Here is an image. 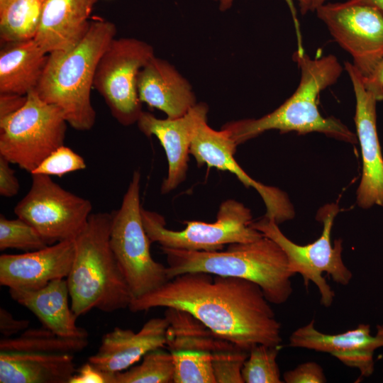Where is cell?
Masks as SVG:
<instances>
[{"mask_svg": "<svg viewBox=\"0 0 383 383\" xmlns=\"http://www.w3.org/2000/svg\"><path fill=\"white\" fill-rule=\"evenodd\" d=\"M286 383H324L326 377L323 368L315 362L299 365L296 368L287 371L283 375Z\"/></svg>", "mask_w": 383, "mask_h": 383, "instance_id": "31", "label": "cell"}, {"mask_svg": "<svg viewBox=\"0 0 383 383\" xmlns=\"http://www.w3.org/2000/svg\"><path fill=\"white\" fill-rule=\"evenodd\" d=\"M115 374L104 371L87 361L76 370L69 383H115Z\"/></svg>", "mask_w": 383, "mask_h": 383, "instance_id": "32", "label": "cell"}, {"mask_svg": "<svg viewBox=\"0 0 383 383\" xmlns=\"http://www.w3.org/2000/svg\"><path fill=\"white\" fill-rule=\"evenodd\" d=\"M208 106L194 105L183 116L160 119L143 111L138 121L139 130L147 136L155 135L163 147L168 163L167 177L161 184V193L166 194L183 182L188 170L190 147L199 124L207 120Z\"/></svg>", "mask_w": 383, "mask_h": 383, "instance_id": "17", "label": "cell"}, {"mask_svg": "<svg viewBox=\"0 0 383 383\" xmlns=\"http://www.w3.org/2000/svg\"><path fill=\"white\" fill-rule=\"evenodd\" d=\"M88 338H65L42 326L0 340L1 383H69Z\"/></svg>", "mask_w": 383, "mask_h": 383, "instance_id": "6", "label": "cell"}, {"mask_svg": "<svg viewBox=\"0 0 383 383\" xmlns=\"http://www.w3.org/2000/svg\"><path fill=\"white\" fill-rule=\"evenodd\" d=\"M48 245L30 224L18 217L16 219H8L1 214L0 250L18 249L30 252Z\"/></svg>", "mask_w": 383, "mask_h": 383, "instance_id": "28", "label": "cell"}, {"mask_svg": "<svg viewBox=\"0 0 383 383\" xmlns=\"http://www.w3.org/2000/svg\"><path fill=\"white\" fill-rule=\"evenodd\" d=\"M75 254L74 240L22 254L0 256V284L9 289L33 290L66 279Z\"/></svg>", "mask_w": 383, "mask_h": 383, "instance_id": "18", "label": "cell"}, {"mask_svg": "<svg viewBox=\"0 0 383 383\" xmlns=\"http://www.w3.org/2000/svg\"><path fill=\"white\" fill-rule=\"evenodd\" d=\"M141 213L149 239L161 248L213 252L223 250L226 245L252 242L263 236L252 226L250 210L234 199L221 204L215 222L187 221L182 231L167 228L165 218L158 213L143 207Z\"/></svg>", "mask_w": 383, "mask_h": 383, "instance_id": "10", "label": "cell"}, {"mask_svg": "<svg viewBox=\"0 0 383 383\" xmlns=\"http://www.w3.org/2000/svg\"><path fill=\"white\" fill-rule=\"evenodd\" d=\"M111 213H91L74 239L67 281L71 309L79 317L93 309L111 313L128 308L133 294L110 245Z\"/></svg>", "mask_w": 383, "mask_h": 383, "instance_id": "5", "label": "cell"}, {"mask_svg": "<svg viewBox=\"0 0 383 383\" xmlns=\"http://www.w3.org/2000/svg\"><path fill=\"white\" fill-rule=\"evenodd\" d=\"M300 72L294 94L272 112L257 119H243L225 124L237 145L269 130L299 134L318 132L335 139L355 143L357 135L340 120L323 117L318 108L320 93L335 84L343 67L335 56L311 58L305 52L293 54Z\"/></svg>", "mask_w": 383, "mask_h": 383, "instance_id": "2", "label": "cell"}, {"mask_svg": "<svg viewBox=\"0 0 383 383\" xmlns=\"http://www.w3.org/2000/svg\"><path fill=\"white\" fill-rule=\"evenodd\" d=\"M338 212L336 204H326L320 209L316 219L323 225L322 233L314 242L305 245L289 239L272 219L264 216L252 223L254 228L280 246L287 256L289 271L294 275L301 274L305 287H308L310 282L316 286L321 295V304L324 307L331 306L335 292L323 278V273L343 286L348 285L353 277L342 259V239H336L333 246L331 245V229Z\"/></svg>", "mask_w": 383, "mask_h": 383, "instance_id": "8", "label": "cell"}, {"mask_svg": "<svg viewBox=\"0 0 383 383\" xmlns=\"http://www.w3.org/2000/svg\"><path fill=\"white\" fill-rule=\"evenodd\" d=\"M116 34L113 23L91 21L77 45L48 55L35 91L43 101L59 107L67 123L77 131H87L94 126L96 112L91 102V89L98 62Z\"/></svg>", "mask_w": 383, "mask_h": 383, "instance_id": "3", "label": "cell"}, {"mask_svg": "<svg viewBox=\"0 0 383 383\" xmlns=\"http://www.w3.org/2000/svg\"><path fill=\"white\" fill-rule=\"evenodd\" d=\"M29 321L16 319L12 314L2 306L0 308V333L4 338H11L28 329Z\"/></svg>", "mask_w": 383, "mask_h": 383, "instance_id": "34", "label": "cell"}, {"mask_svg": "<svg viewBox=\"0 0 383 383\" xmlns=\"http://www.w3.org/2000/svg\"><path fill=\"white\" fill-rule=\"evenodd\" d=\"M31 180L15 214L34 227L48 245L74 240L91 213V201L63 189L50 176L33 174Z\"/></svg>", "mask_w": 383, "mask_h": 383, "instance_id": "12", "label": "cell"}, {"mask_svg": "<svg viewBox=\"0 0 383 383\" xmlns=\"http://www.w3.org/2000/svg\"><path fill=\"white\" fill-rule=\"evenodd\" d=\"M218 1L220 3L219 8L221 11H226L228 9H229L231 5L233 0H215ZM289 9V11L291 12L293 21L294 23V28L296 30V39H297V45H298V51L303 52H304L302 46V40H301V30H300V25L299 23L298 18H297V12L296 9L294 6V0H284ZM298 1V0H297Z\"/></svg>", "mask_w": 383, "mask_h": 383, "instance_id": "37", "label": "cell"}, {"mask_svg": "<svg viewBox=\"0 0 383 383\" xmlns=\"http://www.w3.org/2000/svg\"><path fill=\"white\" fill-rule=\"evenodd\" d=\"M169 279L188 272L231 276L255 282L271 304L285 303L293 292L287 256L280 246L263 236L228 245L225 250L206 252L161 248Z\"/></svg>", "mask_w": 383, "mask_h": 383, "instance_id": "4", "label": "cell"}, {"mask_svg": "<svg viewBox=\"0 0 383 383\" xmlns=\"http://www.w3.org/2000/svg\"><path fill=\"white\" fill-rule=\"evenodd\" d=\"M154 56L152 47L146 42L115 37L98 62L93 87L103 97L112 116L123 126L137 123L143 112L138 76Z\"/></svg>", "mask_w": 383, "mask_h": 383, "instance_id": "11", "label": "cell"}, {"mask_svg": "<svg viewBox=\"0 0 383 383\" xmlns=\"http://www.w3.org/2000/svg\"><path fill=\"white\" fill-rule=\"evenodd\" d=\"M97 0H43L34 39L48 54L67 51L87 33Z\"/></svg>", "mask_w": 383, "mask_h": 383, "instance_id": "20", "label": "cell"}, {"mask_svg": "<svg viewBox=\"0 0 383 383\" xmlns=\"http://www.w3.org/2000/svg\"><path fill=\"white\" fill-rule=\"evenodd\" d=\"M140 101L163 111L170 118L185 115L196 104L189 83L168 62L152 57L137 80Z\"/></svg>", "mask_w": 383, "mask_h": 383, "instance_id": "21", "label": "cell"}, {"mask_svg": "<svg viewBox=\"0 0 383 383\" xmlns=\"http://www.w3.org/2000/svg\"><path fill=\"white\" fill-rule=\"evenodd\" d=\"M326 0H298L301 15L316 11L318 8L326 3Z\"/></svg>", "mask_w": 383, "mask_h": 383, "instance_id": "38", "label": "cell"}, {"mask_svg": "<svg viewBox=\"0 0 383 383\" xmlns=\"http://www.w3.org/2000/svg\"><path fill=\"white\" fill-rule=\"evenodd\" d=\"M48 55L34 38L3 43L0 51V94L26 96L35 90Z\"/></svg>", "mask_w": 383, "mask_h": 383, "instance_id": "23", "label": "cell"}, {"mask_svg": "<svg viewBox=\"0 0 383 383\" xmlns=\"http://www.w3.org/2000/svg\"><path fill=\"white\" fill-rule=\"evenodd\" d=\"M11 163L0 155V194L4 197H12L18 193L20 184Z\"/></svg>", "mask_w": 383, "mask_h": 383, "instance_id": "33", "label": "cell"}, {"mask_svg": "<svg viewBox=\"0 0 383 383\" xmlns=\"http://www.w3.org/2000/svg\"><path fill=\"white\" fill-rule=\"evenodd\" d=\"M255 282L201 272L179 274L132 300L133 312L157 307L186 311L218 335L248 350L282 343L281 323Z\"/></svg>", "mask_w": 383, "mask_h": 383, "instance_id": "1", "label": "cell"}, {"mask_svg": "<svg viewBox=\"0 0 383 383\" xmlns=\"http://www.w3.org/2000/svg\"><path fill=\"white\" fill-rule=\"evenodd\" d=\"M279 345L257 344L251 348L241 374L245 383H282L277 362Z\"/></svg>", "mask_w": 383, "mask_h": 383, "instance_id": "26", "label": "cell"}, {"mask_svg": "<svg viewBox=\"0 0 383 383\" xmlns=\"http://www.w3.org/2000/svg\"><path fill=\"white\" fill-rule=\"evenodd\" d=\"M345 69L353 84L355 96L354 121L362 157V178L357 190V204L362 209L374 205L383 206V158L377 131L374 95L362 82V74L349 62Z\"/></svg>", "mask_w": 383, "mask_h": 383, "instance_id": "15", "label": "cell"}, {"mask_svg": "<svg viewBox=\"0 0 383 383\" xmlns=\"http://www.w3.org/2000/svg\"><path fill=\"white\" fill-rule=\"evenodd\" d=\"M248 350L228 342L211 356L216 383H244L241 370L248 357Z\"/></svg>", "mask_w": 383, "mask_h": 383, "instance_id": "29", "label": "cell"}, {"mask_svg": "<svg viewBox=\"0 0 383 383\" xmlns=\"http://www.w3.org/2000/svg\"><path fill=\"white\" fill-rule=\"evenodd\" d=\"M237 146L226 128L216 131L207 124L206 120L195 131L190 154L199 165H206L209 168L228 171L246 187L256 189L266 206L265 217L274 220L277 224L292 219L294 211L287 194L278 188L266 186L252 179L234 158Z\"/></svg>", "mask_w": 383, "mask_h": 383, "instance_id": "14", "label": "cell"}, {"mask_svg": "<svg viewBox=\"0 0 383 383\" xmlns=\"http://www.w3.org/2000/svg\"><path fill=\"white\" fill-rule=\"evenodd\" d=\"M174 364L171 353L159 348L147 353L140 364L115 374V383L174 382Z\"/></svg>", "mask_w": 383, "mask_h": 383, "instance_id": "25", "label": "cell"}, {"mask_svg": "<svg viewBox=\"0 0 383 383\" xmlns=\"http://www.w3.org/2000/svg\"><path fill=\"white\" fill-rule=\"evenodd\" d=\"M140 171H134L120 208L111 213L110 245L133 294L140 298L169 279L167 267L150 253L151 241L145 230L140 204Z\"/></svg>", "mask_w": 383, "mask_h": 383, "instance_id": "7", "label": "cell"}, {"mask_svg": "<svg viewBox=\"0 0 383 383\" xmlns=\"http://www.w3.org/2000/svg\"><path fill=\"white\" fill-rule=\"evenodd\" d=\"M43 0H0V38L2 43L33 38Z\"/></svg>", "mask_w": 383, "mask_h": 383, "instance_id": "24", "label": "cell"}, {"mask_svg": "<svg viewBox=\"0 0 383 383\" xmlns=\"http://www.w3.org/2000/svg\"><path fill=\"white\" fill-rule=\"evenodd\" d=\"M87 167L84 158L71 148L62 145L52 152L30 174L62 177Z\"/></svg>", "mask_w": 383, "mask_h": 383, "instance_id": "30", "label": "cell"}, {"mask_svg": "<svg viewBox=\"0 0 383 383\" xmlns=\"http://www.w3.org/2000/svg\"><path fill=\"white\" fill-rule=\"evenodd\" d=\"M362 77L365 87L374 95L377 101H383V60L370 75Z\"/></svg>", "mask_w": 383, "mask_h": 383, "instance_id": "35", "label": "cell"}, {"mask_svg": "<svg viewBox=\"0 0 383 383\" xmlns=\"http://www.w3.org/2000/svg\"><path fill=\"white\" fill-rule=\"evenodd\" d=\"M26 96L0 94V119L10 116L25 103Z\"/></svg>", "mask_w": 383, "mask_h": 383, "instance_id": "36", "label": "cell"}, {"mask_svg": "<svg viewBox=\"0 0 383 383\" xmlns=\"http://www.w3.org/2000/svg\"><path fill=\"white\" fill-rule=\"evenodd\" d=\"M376 9L383 16V0H354Z\"/></svg>", "mask_w": 383, "mask_h": 383, "instance_id": "39", "label": "cell"}, {"mask_svg": "<svg viewBox=\"0 0 383 383\" xmlns=\"http://www.w3.org/2000/svg\"><path fill=\"white\" fill-rule=\"evenodd\" d=\"M289 346L329 353L345 365L359 370L361 377H367L374 372L375 350L383 347V325L377 326L374 336L370 326L364 323L344 333L326 334L316 329L311 320L292 333Z\"/></svg>", "mask_w": 383, "mask_h": 383, "instance_id": "16", "label": "cell"}, {"mask_svg": "<svg viewBox=\"0 0 383 383\" xmlns=\"http://www.w3.org/2000/svg\"><path fill=\"white\" fill-rule=\"evenodd\" d=\"M168 326L164 316L150 318L137 333L116 327L103 336L96 353L87 361L108 372L124 371L149 351L166 347Z\"/></svg>", "mask_w": 383, "mask_h": 383, "instance_id": "19", "label": "cell"}, {"mask_svg": "<svg viewBox=\"0 0 383 383\" xmlns=\"http://www.w3.org/2000/svg\"><path fill=\"white\" fill-rule=\"evenodd\" d=\"M11 298L30 311L43 326L65 338H88L87 331L77 325V316L69 306L66 279H57L33 290L9 289Z\"/></svg>", "mask_w": 383, "mask_h": 383, "instance_id": "22", "label": "cell"}, {"mask_svg": "<svg viewBox=\"0 0 383 383\" xmlns=\"http://www.w3.org/2000/svg\"><path fill=\"white\" fill-rule=\"evenodd\" d=\"M316 12L362 76L370 75L383 60V16L354 0L325 3Z\"/></svg>", "mask_w": 383, "mask_h": 383, "instance_id": "13", "label": "cell"}, {"mask_svg": "<svg viewBox=\"0 0 383 383\" xmlns=\"http://www.w3.org/2000/svg\"><path fill=\"white\" fill-rule=\"evenodd\" d=\"M171 354L174 364V383H216L211 353L175 351Z\"/></svg>", "mask_w": 383, "mask_h": 383, "instance_id": "27", "label": "cell"}, {"mask_svg": "<svg viewBox=\"0 0 383 383\" xmlns=\"http://www.w3.org/2000/svg\"><path fill=\"white\" fill-rule=\"evenodd\" d=\"M67 124L59 107L30 91L18 110L0 119V155L30 174L64 145Z\"/></svg>", "mask_w": 383, "mask_h": 383, "instance_id": "9", "label": "cell"}]
</instances>
